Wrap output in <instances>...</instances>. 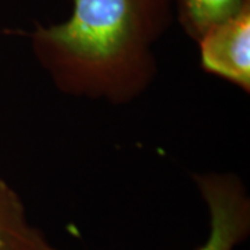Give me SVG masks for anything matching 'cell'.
Here are the masks:
<instances>
[{
  "mask_svg": "<svg viewBox=\"0 0 250 250\" xmlns=\"http://www.w3.org/2000/svg\"><path fill=\"white\" fill-rule=\"evenodd\" d=\"M0 250H60L28 220L18 193L0 178Z\"/></svg>",
  "mask_w": 250,
  "mask_h": 250,
  "instance_id": "277c9868",
  "label": "cell"
},
{
  "mask_svg": "<svg viewBox=\"0 0 250 250\" xmlns=\"http://www.w3.org/2000/svg\"><path fill=\"white\" fill-rule=\"evenodd\" d=\"M246 7H250V0H175L179 25L195 42L238 17Z\"/></svg>",
  "mask_w": 250,
  "mask_h": 250,
  "instance_id": "5b68a950",
  "label": "cell"
},
{
  "mask_svg": "<svg viewBox=\"0 0 250 250\" xmlns=\"http://www.w3.org/2000/svg\"><path fill=\"white\" fill-rule=\"evenodd\" d=\"M172 20V0H74L65 21L36 24L27 36L62 95L125 106L153 85L156 45Z\"/></svg>",
  "mask_w": 250,
  "mask_h": 250,
  "instance_id": "6da1fadb",
  "label": "cell"
},
{
  "mask_svg": "<svg viewBox=\"0 0 250 250\" xmlns=\"http://www.w3.org/2000/svg\"><path fill=\"white\" fill-rule=\"evenodd\" d=\"M193 182L205 200L210 229L196 250H236L250 233V196L233 172H193Z\"/></svg>",
  "mask_w": 250,
  "mask_h": 250,
  "instance_id": "7a4b0ae2",
  "label": "cell"
},
{
  "mask_svg": "<svg viewBox=\"0 0 250 250\" xmlns=\"http://www.w3.org/2000/svg\"><path fill=\"white\" fill-rule=\"evenodd\" d=\"M197 45L203 71L250 93V7L207 32Z\"/></svg>",
  "mask_w": 250,
  "mask_h": 250,
  "instance_id": "3957f363",
  "label": "cell"
}]
</instances>
